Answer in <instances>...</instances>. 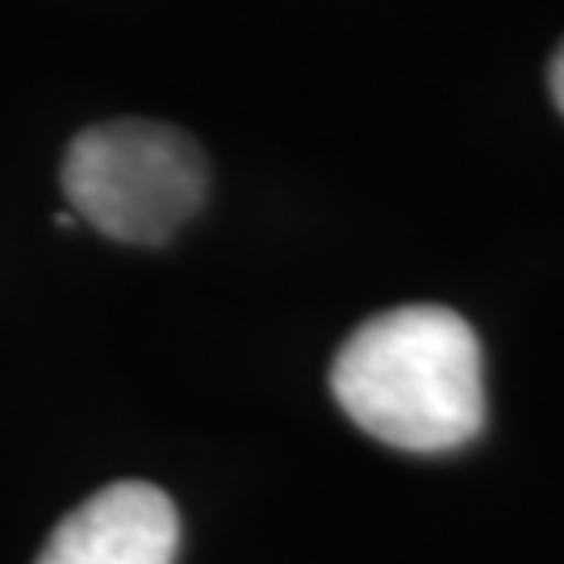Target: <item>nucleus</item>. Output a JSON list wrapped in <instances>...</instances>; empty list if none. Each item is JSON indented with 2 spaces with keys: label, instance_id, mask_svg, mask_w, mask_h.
I'll use <instances>...</instances> for the list:
<instances>
[{
  "label": "nucleus",
  "instance_id": "obj_4",
  "mask_svg": "<svg viewBox=\"0 0 564 564\" xmlns=\"http://www.w3.org/2000/svg\"><path fill=\"white\" fill-rule=\"evenodd\" d=\"M547 80H552V97H556V105H561V113H564V42H561V51H556V59H552Z\"/></svg>",
  "mask_w": 564,
  "mask_h": 564
},
{
  "label": "nucleus",
  "instance_id": "obj_3",
  "mask_svg": "<svg viewBox=\"0 0 564 564\" xmlns=\"http://www.w3.org/2000/svg\"><path fill=\"white\" fill-rule=\"evenodd\" d=\"M181 547V514L147 481L97 489L63 519L34 564H172Z\"/></svg>",
  "mask_w": 564,
  "mask_h": 564
},
{
  "label": "nucleus",
  "instance_id": "obj_1",
  "mask_svg": "<svg viewBox=\"0 0 564 564\" xmlns=\"http://www.w3.org/2000/svg\"><path fill=\"white\" fill-rule=\"evenodd\" d=\"M330 393L364 435L398 452H456L485 426L481 339L447 305L384 310L339 347Z\"/></svg>",
  "mask_w": 564,
  "mask_h": 564
},
{
  "label": "nucleus",
  "instance_id": "obj_2",
  "mask_svg": "<svg viewBox=\"0 0 564 564\" xmlns=\"http://www.w3.org/2000/svg\"><path fill=\"white\" fill-rule=\"evenodd\" d=\"M202 147L176 126L118 118L80 130L63 155V193L84 223L139 247H160L205 202Z\"/></svg>",
  "mask_w": 564,
  "mask_h": 564
}]
</instances>
